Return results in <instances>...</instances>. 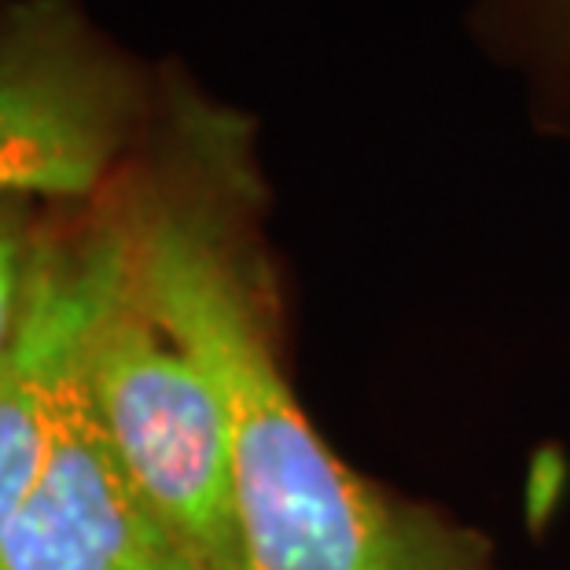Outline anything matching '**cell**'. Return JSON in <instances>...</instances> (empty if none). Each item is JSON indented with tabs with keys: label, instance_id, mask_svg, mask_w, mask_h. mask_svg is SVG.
Wrapping results in <instances>:
<instances>
[{
	"label": "cell",
	"instance_id": "obj_1",
	"mask_svg": "<svg viewBox=\"0 0 570 570\" xmlns=\"http://www.w3.org/2000/svg\"><path fill=\"white\" fill-rule=\"evenodd\" d=\"M132 281L228 409L244 570H487L482 544L354 475L284 380L247 254L214 196H129Z\"/></svg>",
	"mask_w": 570,
	"mask_h": 570
},
{
	"label": "cell",
	"instance_id": "obj_2",
	"mask_svg": "<svg viewBox=\"0 0 570 570\" xmlns=\"http://www.w3.org/2000/svg\"><path fill=\"white\" fill-rule=\"evenodd\" d=\"M78 372L140 493L210 570H244L225 397L196 350L140 295L132 236L126 273L85 335Z\"/></svg>",
	"mask_w": 570,
	"mask_h": 570
},
{
	"label": "cell",
	"instance_id": "obj_3",
	"mask_svg": "<svg viewBox=\"0 0 570 570\" xmlns=\"http://www.w3.org/2000/svg\"><path fill=\"white\" fill-rule=\"evenodd\" d=\"M137 89L75 0L0 8V196L89 199L122 155Z\"/></svg>",
	"mask_w": 570,
	"mask_h": 570
},
{
	"label": "cell",
	"instance_id": "obj_4",
	"mask_svg": "<svg viewBox=\"0 0 570 570\" xmlns=\"http://www.w3.org/2000/svg\"><path fill=\"white\" fill-rule=\"evenodd\" d=\"M129 262V196L92 222H41L27 317L0 361V538L38 482L85 335Z\"/></svg>",
	"mask_w": 570,
	"mask_h": 570
},
{
	"label": "cell",
	"instance_id": "obj_5",
	"mask_svg": "<svg viewBox=\"0 0 570 570\" xmlns=\"http://www.w3.org/2000/svg\"><path fill=\"white\" fill-rule=\"evenodd\" d=\"M0 570H210L129 479L81 372L67 386L41 475L0 538Z\"/></svg>",
	"mask_w": 570,
	"mask_h": 570
},
{
	"label": "cell",
	"instance_id": "obj_6",
	"mask_svg": "<svg viewBox=\"0 0 570 570\" xmlns=\"http://www.w3.org/2000/svg\"><path fill=\"white\" fill-rule=\"evenodd\" d=\"M38 239H41L38 203L0 196V361L16 346L22 317H27Z\"/></svg>",
	"mask_w": 570,
	"mask_h": 570
},
{
	"label": "cell",
	"instance_id": "obj_7",
	"mask_svg": "<svg viewBox=\"0 0 570 570\" xmlns=\"http://www.w3.org/2000/svg\"><path fill=\"white\" fill-rule=\"evenodd\" d=\"M544 4H549V11H560V16L570 22V0H544Z\"/></svg>",
	"mask_w": 570,
	"mask_h": 570
}]
</instances>
